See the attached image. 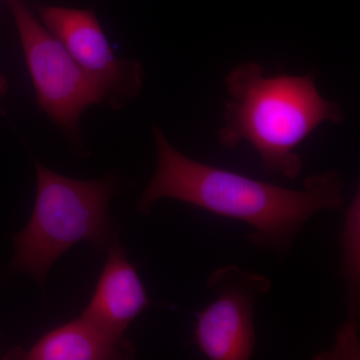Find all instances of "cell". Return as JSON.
Listing matches in <instances>:
<instances>
[{"mask_svg": "<svg viewBox=\"0 0 360 360\" xmlns=\"http://www.w3.org/2000/svg\"><path fill=\"white\" fill-rule=\"evenodd\" d=\"M8 4L40 108L66 134L75 135L80 115L103 103V92L22 0H8Z\"/></svg>", "mask_w": 360, "mask_h": 360, "instance_id": "277c9868", "label": "cell"}, {"mask_svg": "<svg viewBox=\"0 0 360 360\" xmlns=\"http://www.w3.org/2000/svg\"><path fill=\"white\" fill-rule=\"evenodd\" d=\"M44 27L61 42L78 65L118 108L141 94L143 70L139 63L117 59L96 14L87 9L41 6Z\"/></svg>", "mask_w": 360, "mask_h": 360, "instance_id": "8992f818", "label": "cell"}, {"mask_svg": "<svg viewBox=\"0 0 360 360\" xmlns=\"http://www.w3.org/2000/svg\"><path fill=\"white\" fill-rule=\"evenodd\" d=\"M37 194L30 221L13 238V271L44 283L52 264L79 241L96 248L110 245L112 226L108 205L115 180L68 179L35 161Z\"/></svg>", "mask_w": 360, "mask_h": 360, "instance_id": "3957f363", "label": "cell"}, {"mask_svg": "<svg viewBox=\"0 0 360 360\" xmlns=\"http://www.w3.org/2000/svg\"><path fill=\"white\" fill-rule=\"evenodd\" d=\"M20 359L32 360L129 359L134 348L124 338L106 335L84 319L53 329Z\"/></svg>", "mask_w": 360, "mask_h": 360, "instance_id": "ba28073f", "label": "cell"}, {"mask_svg": "<svg viewBox=\"0 0 360 360\" xmlns=\"http://www.w3.org/2000/svg\"><path fill=\"white\" fill-rule=\"evenodd\" d=\"M148 305L146 288L124 248L117 243H110L108 260L82 319L106 335L123 338Z\"/></svg>", "mask_w": 360, "mask_h": 360, "instance_id": "52a82bcc", "label": "cell"}, {"mask_svg": "<svg viewBox=\"0 0 360 360\" xmlns=\"http://www.w3.org/2000/svg\"><path fill=\"white\" fill-rule=\"evenodd\" d=\"M219 141L227 148L248 142L272 174L295 179L302 172L296 148L324 122L340 124L342 108L322 97L314 75L266 77L257 63L236 66L225 79Z\"/></svg>", "mask_w": 360, "mask_h": 360, "instance_id": "7a4b0ae2", "label": "cell"}, {"mask_svg": "<svg viewBox=\"0 0 360 360\" xmlns=\"http://www.w3.org/2000/svg\"><path fill=\"white\" fill-rule=\"evenodd\" d=\"M7 91V82L6 78L0 75V98L6 94Z\"/></svg>", "mask_w": 360, "mask_h": 360, "instance_id": "30bf717a", "label": "cell"}, {"mask_svg": "<svg viewBox=\"0 0 360 360\" xmlns=\"http://www.w3.org/2000/svg\"><path fill=\"white\" fill-rule=\"evenodd\" d=\"M341 264L340 272L347 283V309L348 326L338 338V347L348 354H356L357 319L360 288V198L359 191L355 193L345 213L342 231L340 232Z\"/></svg>", "mask_w": 360, "mask_h": 360, "instance_id": "9c48e42d", "label": "cell"}, {"mask_svg": "<svg viewBox=\"0 0 360 360\" xmlns=\"http://www.w3.org/2000/svg\"><path fill=\"white\" fill-rule=\"evenodd\" d=\"M206 285L217 297L196 319V347L208 359H250L255 347V305L269 293L271 281L229 265L215 270Z\"/></svg>", "mask_w": 360, "mask_h": 360, "instance_id": "5b68a950", "label": "cell"}, {"mask_svg": "<svg viewBox=\"0 0 360 360\" xmlns=\"http://www.w3.org/2000/svg\"><path fill=\"white\" fill-rule=\"evenodd\" d=\"M153 134L158 165L137 202L139 212H150L163 198L181 201L245 222L251 245L283 257L312 217L345 205L340 172L311 174L302 189H290L191 160L169 143L160 127H153Z\"/></svg>", "mask_w": 360, "mask_h": 360, "instance_id": "6da1fadb", "label": "cell"}]
</instances>
